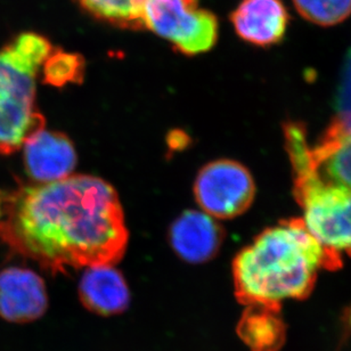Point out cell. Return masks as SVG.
Listing matches in <instances>:
<instances>
[{"label":"cell","mask_w":351,"mask_h":351,"mask_svg":"<svg viewBox=\"0 0 351 351\" xmlns=\"http://www.w3.org/2000/svg\"><path fill=\"white\" fill-rule=\"evenodd\" d=\"M93 19L123 30H145L147 0H75Z\"/></svg>","instance_id":"5bb4252c"},{"label":"cell","mask_w":351,"mask_h":351,"mask_svg":"<svg viewBox=\"0 0 351 351\" xmlns=\"http://www.w3.org/2000/svg\"><path fill=\"white\" fill-rule=\"evenodd\" d=\"M37 32H22L0 49V154L22 149L34 132L45 128L36 104L37 78L53 49Z\"/></svg>","instance_id":"277c9868"},{"label":"cell","mask_w":351,"mask_h":351,"mask_svg":"<svg viewBox=\"0 0 351 351\" xmlns=\"http://www.w3.org/2000/svg\"><path fill=\"white\" fill-rule=\"evenodd\" d=\"M223 239V228L215 218L195 210L182 213L170 227L171 247L179 257L191 263L213 259Z\"/></svg>","instance_id":"30bf717a"},{"label":"cell","mask_w":351,"mask_h":351,"mask_svg":"<svg viewBox=\"0 0 351 351\" xmlns=\"http://www.w3.org/2000/svg\"><path fill=\"white\" fill-rule=\"evenodd\" d=\"M85 58L77 53L53 48L41 66L45 84L63 87L69 84H82L85 75Z\"/></svg>","instance_id":"9a60e30c"},{"label":"cell","mask_w":351,"mask_h":351,"mask_svg":"<svg viewBox=\"0 0 351 351\" xmlns=\"http://www.w3.org/2000/svg\"><path fill=\"white\" fill-rule=\"evenodd\" d=\"M1 210H3V197H1V191H0V215H1Z\"/></svg>","instance_id":"ac0fdd59"},{"label":"cell","mask_w":351,"mask_h":351,"mask_svg":"<svg viewBox=\"0 0 351 351\" xmlns=\"http://www.w3.org/2000/svg\"><path fill=\"white\" fill-rule=\"evenodd\" d=\"M144 27L186 56L210 51L219 37L218 19L199 0H147Z\"/></svg>","instance_id":"5b68a950"},{"label":"cell","mask_w":351,"mask_h":351,"mask_svg":"<svg viewBox=\"0 0 351 351\" xmlns=\"http://www.w3.org/2000/svg\"><path fill=\"white\" fill-rule=\"evenodd\" d=\"M48 297L44 280L32 270L8 267L0 271V317L29 323L44 315Z\"/></svg>","instance_id":"ba28073f"},{"label":"cell","mask_w":351,"mask_h":351,"mask_svg":"<svg viewBox=\"0 0 351 351\" xmlns=\"http://www.w3.org/2000/svg\"><path fill=\"white\" fill-rule=\"evenodd\" d=\"M304 20L318 27H335L351 16V0H292Z\"/></svg>","instance_id":"2e32d148"},{"label":"cell","mask_w":351,"mask_h":351,"mask_svg":"<svg viewBox=\"0 0 351 351\" xmlns=\"http://www.w3.org/2000/svg\"><path fill=\"white\" fill-rule=\"evenodd\" d=\"M256 194L252 176L245 167L232 160H217L199 170L194 182V196L203 213L230 219L243 213Z\"/></svg>","instance_id":"8992f818"},{"label":"cell","mask_w":351,"mask_h":351,"mask_svg":"<svg viewBox=\"0 0 351 351\" xmlns=\"http://www.w3.org/2000/svg\"><path fill=\"white\" fill-rule=\"evenodd\" d=\"M322 267L333 265L304 220L284 221L237 254V298L249 306L277 309L283 301L306 297Z\"/></svg>","instance_id":"7a4b0ae2"},{"label":"cell","mask_w":351,"mask_h":351,"mask_svg":"<svg viewBox=\"0 0 351 351\" xmlns=\"http://www.w3.org/2000/svg\"><path fill=\"white\" fill-rule=\"evenodd\" d=\"M337 117L330 128L337 132L351 134V48L342 68L341 78L335 99Z\"/></svg>","instance_id":"e0dca14e"},{"label":"cell","mask_w":351,"mask_h":351,"mask_svg":"<svg viewBox=\"0 0 351 351\" xmlns=\"http://www.w3.org/2000/svg\"><path fill=\"white\" fill-rule=\"evenodd\" d=\"M0 240L51 273L114 265L128 245L118 193L94 176L1 192Z\"/></svg>","instance_id":"6da1fadb"},{"label":"cell","mask_w":351,"mask_h":351,"mask_svg":"<svg viewBox=\"0 0 351 351\" xmlns=\"http://www.w3.org/2000/svg\"><path fill=\"white\" fill-rule=\"evenodd\" d=\"M311 154L326 180L351 189V134L328 128L321 142L311 147Z\"/></svg>","instance_id":"7c38bea8"},{"label":"cell","mask_w":351,"mask_h":351,"mask_svg":"<svg viewBox=\"0 0 351 351\" xmlns=\"http://www.w3.org/2000/svg\"><path fill=\"white\" fill-rule=\"evenodd\" d=\"M285 142L293 167L294 193L304 210L302 220L333 267H338L342 254H351V189L318 173L302 125H285Z\"/></svg>","instance_id":"3957f363"},{"label":"cell","mask_w":351,"mask_h":351,"mask_svg":"<svg viewBox=\"0 0 351 351\" xmlns=\"http://www.w3.org/2000/svg\"><path fill=\"white\" fill-rule=\"evenodd\" d=\"M348 322H349V324L351 325V309H350V311H349Z\"/></svg>","instance_id":"d6986e66"},{"label":"cell","mask_w":351,"mask_h":351,"mask_svg":"<svg viewBox=\"0 0 351 351\" xmlns=\"http://www.w3.org/2000/svg\"><path fill=\"white\" fill-rule=\"evenodd\" d=\"M241 338L254 351H275L284 340V325L276 309L249 306L239 325Z\"/></svg>","instance_id":"4fadbf2b"},{"label":"cell","mask_w":351,"mask_h":351,"mask_svg":"<svg viewBox=\"0 0 351 351\" xmlns=\"http://www.w3.org/2000/svg\"><path fill=\"white\" fill-rule=\"evenodd\" d=\"M79 295L85 307L103 316L120 314L130 300L128 285L113 265L88 267L79 283Z\"/></svg>","instance_id":"8fae6325"},{"label":"cell","mask_w":351,"mask_h":351,"mask_svg":"<svg viewBox=\"0 0 351 351\" xmlns=\"http://www.w3.org/2000/svg\"><path fill=\"white\" fill-rule=\"evenodd\" d=\"M24 167L39 184L68 178L77 166V153L68 136L41 129L24 142Z\"/></svg>","instance_id":"52a82bcc"},{"label":"cell","mask_w":351,"mask_h":351,"mask_svg":"<svg viewBox=\"0 0 351 351\" xmlns=\"http://www.w3.org/2000/svg\"><path fill=\"white\" fill-rule=\"evenodd\" d=\"M230 20L240 39L258 47H270L285 37L290 14L282 0H240Z\"/></svg>","instance_id":"9c48e42d"}]
</instances>
